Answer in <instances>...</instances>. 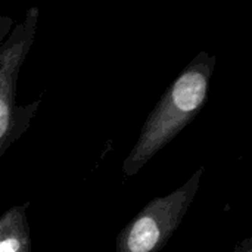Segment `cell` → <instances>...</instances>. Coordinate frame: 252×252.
<instances>
[{
  "instance_id": "1",
  "label": "cell",
  "mask_w": 252,
  "mask_h": 252,
  "mask_svg": "<svg viewBox=\"0 0 252 252\" xmlns=\"http://www.w3.org/2000/svg\"><path fill=\"white\" fill-rule=\"evenodd\" d=\"M217 56L201 50L167 87L140 134L123 161V174L134 177L167 145H170L202 111L208 100Z\"/></svg>"
},
{
  "instance_id": "2",
  "label": "cell",
  "mask_w": 252,
  "mask_h": 252,
  "mask_svg": "<svg viewBox=\"0 0 252 252\" xmlns=\"http://www.w3.org/2000/svg\"><path fill=\"white\" fill-rule=\"evenodd\" d=\"M40 19V9L31 6L24 19L13 25L4 41L0 44V159L7 149L28 131L41 99L30 105H18V78L24 62L35 40Z\"/></svg>"
},
{
  "instance_id": "3",
  "label": "cell",
  "mask_w": 252,
  "mask_h": 252,
  "mask_svg": "<svg viewBox=\"0 0 252 252\" xmlns=\"http://www.w3.org/2000/svg\"><path fill=\"white\" fill-rule=\"evenodd\" d=\"M205 167H199L180 188L149 201L118 233L117 252H161L180 227L198 193Z\"/></svg>"
},
{
  "instance_id": "4",
  "label": "cell",
  "mask_w": 252,
  "mask_h": 252,
  "mask_svg": "<svg viewBox=\"0 0 252 252\" xmlns=\"http://www.w3.org/2000/svg\"><path fill=\"white\" fill-rule=\"evenodd\" d=\"M28 208L25 201L0 214V252H31Z\"/></svg>"
},
{
  "instance_id": "5",
  "label": "cell",
  "mask_w": 252,
  "mask_h": 252,
  "mask_svg": "<svg viewBox=\"0 0 252 252\" xmlns=\"http://www.w3.org/2000/svg\"><path fill=\"white\" fill-rule=\"evenodd\" d=\"M13 25H15V21L10 16L0 15V44L4 41V38L7 37L10 30L13 28Z\"/></svg>"
},
{
  "instance_id": "6",
  "label": "cell",
  "mask_w": 252,
  "mask_h": 252,
  "mask_svg": "<svg viewBox=\"0 0 252 252\" xmlns=\"http://www.w3.org/2000/svg\"><path fill=\"white\" fill-rule=\"evenodd\" d=\"M235 252H252V239L251 238H245L241 244L236 245Z\"/></svg>"
}]
</instances>
